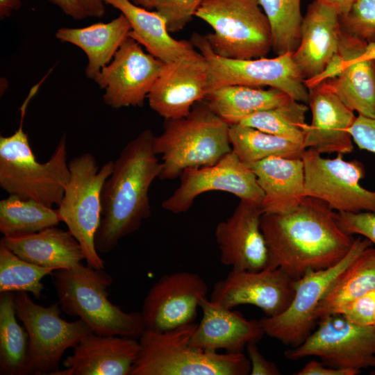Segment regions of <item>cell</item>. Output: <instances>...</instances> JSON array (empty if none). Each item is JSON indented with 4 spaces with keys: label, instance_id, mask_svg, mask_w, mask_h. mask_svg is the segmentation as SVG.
Masks as SVG:
<instances>
[{
    "label": "cell",
    "instance_id": "cell-1",
    "mask_svg": "<svg viewBox=\"0 0 375 375\" xmlns=\"http://www.w3.org/2000/svg\"><path fill=\"white\" fill-rule=\"evenodd\" d=\"M336 215L326 203L310 197L286 213L263 214L261 229L268 248V266L298 279L338 262L355 238L340 228Z\"/></svg>",
    "mask_w": 375,
    "mask_h": 375
},
{
    "label": "cell",
    "instance_id": "cell-2",
    "mask_svg": "<svg viewBox=\"0 0 375 375\" xmlns=\"http://www.w3.org/2000/svg\"><path fill=\"white\" fill-rule=\"evenodd\" d=\"M153 131L145 129L129 141L114 161L101 194V220L94 242L98 252L114 250L151 215L149 191L162 171L153 149Z\"/></svg>",
    "mask_w": 375,
    "mask_h": 375
},
{
    "label": "cell",
    "instance_id": "cell-3",
    "mask_svg": "<svg viewBox=\"0 0 375 375\" xmlns=\"http://www.w3.org/2000/svg\"><path fill=\"white\" fill-rule=\"evenodd\" d=\"M62 311L78 317L95 334L138 339L146 330L141 312H126L111 303L112 276L82 262L52 273Z\"/></svg>",
    "mask_w": 375,
    "mask_h": 375
},
{
    "label": "cell",
    "instance_id": "cell-4",
    "mask_svg": "<svg viewBox=\"0 0 375 375\" xmlns=\"http://www.w3.org/2000/svg\"><path fill=\"white\" fill-rule=\"evenodd\" d=\"M229 127L205 100L195 103L186 117L165 120L162 133L153 140V151L162 159L159 178L175 179L188 168L219 162L232 151Z\"/></svg>",
    "mask_w": 375,
    "mask_h": 375
},
{
    "label": "cell",
    "instance_id": "cell-5",
    "mask_svg": "<svg viewBox=\"0 0 375 375\" xmlns=\"http://www.w3.org/2000/svg\"><path fill=\"white\" fill-rule=\"evenodd\" d=\"M197 326L183 325L167 331L145 330L138 338L140 350L130 375H247L251 363L243 353H219L190 345Z\"/></svg>",
    "mask_w": 375,
    "mask_h": 375
},
{
    "label": "cell",
    "instance_id": "cell-6",
    "mask_svg": "<svg viewBox=\"0 0 375 375\" xmlns=\"http://www.w3.org/2000/svg\"><path fill=\"white\" fill-rule=\"evenodd\" d=\"M25 113L18 129L0 136V187L9 194L33 199L46 206H59L70 178L65 134L48 161H38L23 130Z\"/></svg>",
    "mask_w": 375,
    "mask_h": 375
},
{
    "label": "cell",
    "instance_id": "cell-7",
    "mask_svg": "<svg viewBox=\"0 0 375 375\" xmlns=\"http://www.w3.org/2000/svg\"><path fill=\"white\" fill-rule=\"evenodd\" d=\"M195 17L213 29L205 36L219 56L259 58L272 49L270 24L257 0H203Z\"/></svg>",
    "mask_w": 375,
    "mask_h": 375
},
{
    "label": "cell",
    "instance_id": "cell-8",
    "mask_svg": "<svg viewBox=\"0 0 375 375\" xmlns=\"http://www.w3.org/2000/svg\"><path fill=\"white\" fill-rule=\"evenodd\" d=\"M70 178L58 211L70 233L79 242L87 265L103 269L94 238L101 220V194L103 185L112 173L114 161L99 167L95 157L83 153L68 163Z\"/></svg>",
    "mask_w": 375,
    "mask_h": 375
},
{
    "label": "cell",
    "instance_id": "cell-9",
    "mask_svg": "<svg viewBox=\"0 0 375 375\" xmlns=\"http://www.w3.org/2000/svg\"><path fill=\"white\" fill-rule=\"evenodd\" d=\"M190 42L208 62L207 94L226 85L267 86L284 92L295 101L308 103L309 90L293 60V52L272 58L236 60L215 53L205 35L194 33Z\"/></svg>",
    "mask_w": 375,
    "mask_h": 375
},
{
    "label": "cell",
    "instance_id": "cell-10",
    "mask_svg": "<svg viewBox=\"0 0 375 375\" xmlns=\"http://www.w3.org/2000/svg\"><path fill=\"white\" fill-rule=\"evenodd\" d=\"M15 304L17 318L28 334L27 375H53L65 351L92 332L81 319L72 322L62 319L58 302L43 306L28 292H17Z\"/></svg>",
    "mask_w": 375,
    "mask_h": 375
},
{
    "label": "cell",
    "instance_id": "cell-11",
    "mask_svg": "<svg viewBox=\"0 0 375 375\" xmlns=\"http://www.w3.org/2000/svg\"><path fill=\"white\" fill-rule=\"evenodd\" d=\"M372 245L365 238L354 239L348 253L338 262L328 268L310 271L297 279L294 297L288 308L278 315L259 319L265 334L291 348L300 345L316 326L319 321L317 308L330 286Z\"/></svg>",
    "mask_w": 375,
    "mask_h": 375
},
{
    "label": "cell",
    "instance_id": "cell-12",
    "mask_svg": "<svg viewBox=\"0 0 375 375\" xmlns=\"http://www.w3.org/2000/svg\"><path fill=\"white\" fill-rule=\"evenodd\" d=\"M297 360L316 356L327 366L351 369L375 368V326H360L340 314L321 317L318 327L299 346L284 353Z\"/></svg>",
    "mask_w": 375,
    "mask_h": 375
},
{
    "label": "cell",
    "instance_id": "cell-13",
    "mask_svg": "<svg viewBox=\"0 0 375 375\" xmlns=\"http://www.w3.org/2000/svg\"><path fill=\"white\" fill-rule=\"evenodd\" d=\"M304 194L320 199L338 212L375 214V191L365 189L360 181L365 175L362 163L343 160V154L326 158L307 149L302 158Z\"/></svg>",
    "mask_w": 375,
    "mask_h": 375
},
{
    "label": "cell",
    "instance_id": "cell-14",
    "mask_svg": "<svg viewBox=\"0 0 375 375\" xmlns=\"http://www.w3.org/2000/svg\"><path fill=\"white\" fill-rule=\"evenodd\" d=\"M164 65L128 36L93 81L105 90L103 100L112 108L141 106Z\"/></svg>",
    "mask_w": 375,
    "mask_h": 375
},
{
    "label": "cell",
    "instance_id": "cell-15",
    "mask_svg": "<svg viewBox=\"0 0 375 375\" xmlns=\"http://www.w3.org/2000/svg\"><path fill=\"white\" fill-rule=\"evenodd\" d=\"M181 183L162 203L172 213L188 211L199 195L208 191H223L240 200L262 204L263 192L251 169L231 151L215 165L188 168L180 176Z\"/></svg>",
    "mask_w": 375,
    "mask_h": 375
},
{
    "label": "cell",
    "instance_id": "cell-16",
    "mask_svg": "<svg viewBox=\"0 0 375 375\" xmlns=\"http://www.w3.org/2000/svg\"><path fill=\"white\" fill-rule=\"evenodd\" d=\"M296 280L282 269L271 266L258 271L231 269L214 284L210 300L231 309L254 306L266 317H274L290 306Z\"/></svg>",
    "mask_w": 375,
    "mask_h": 375
},
{
    "label": "cell",
    "instance_id": "cell-17",
    "mask_svg": "<svg viewBox=\"0 0 375 375\" xmlns=\"http://www.w3.org/2000/svg\"><path fill=\"white\" fill-rule=\"evenodd\" d=\"M206 282L197 274L176 272L161 276L147 294L142 310L146 330L167 331L193 323Z\"/></svg>",
    "mask_w": 375,
    "mask_h": 375
},
{
    "label": "cell",
    "instance_id": "cell-18",
    "mask_svg": "<svg viewBox=\"0 0 375 375\" xmlns=\"http://www.w3.org/2000/svg\"><path fill=\"white\" fill-rule=\"evenodd\" d=\"M208 62L195 49L165 63L147 96L151 108L165 120L186 117L207 95Z\"/></svg>",
    "mask_w": 375,
    "mask_h": 375
},
{
    "label": "cell",
    "instance_id": "cell-19",
    "mask_svg": "<svg viewBox=\"0 0 375 375\" xmlns=\"http://www.w3.org/2000/svg\"><path fill=\"white\" fill-rule=\"evenodd\" d=\"M262 204L240 200L233 214L215 228L220 262L232 269L258 271L269 265L261 229Z\"/></svg>",
    "mask_w": 375,
    "mask_h": 375
},
{
    "label": "cell",
    "instance_id": "cell-20",
    "mask_svg": "<svg viewBox=\"0 0 375 375\" xmlns=\"http://www.w3.org/2000/svg\"><path fill=\"white\" fill-rule=\"evenodd\" d=\"M139 350L137 338L90 332L53 375H130Z\"/></svg>",
    "mask_w": 375,
    "mask_h": 375
},
{
    "label": "cell",
    "instance_id": "cell-21",
    "mask_svg": "<svg viewBox=\"0 0 375 375\" xmlns=\"http://www.w3.org/2000/svg\"><path fill=\"white\" fill-rule=\"evenodd\" d=\"M199 306L202 318L190 338L191 346L208 351L224 349L243 353L248 344L258 343L265 335L259 320L247 319L240 312L203 297Z\"/></svg>",
    "mask_w": 375,
    "mask_h": 375
},
{
    "label": "cell",
    "instance_id": "cell-22",
    "mask_svg": "<svg viewBox=\"0 0 375 375\" xmlns=\"http://www.w3.org/2000/svg\"><path fill=\"white\" fill-rule=\"evenodd\" d=\"M308 103L312 122L307 127L304 148L319 153L352 152L353 145L349 131L356 118L354 111L323 84L309 90Z\"/></svg>",
    "mask_w": 375,
    "mask_h": 375
},
{
    "label": "cell",
    "instance_id": "cell-23",
    "mask_svg": "<svg viewBox=\"0 0 375 375\" xmlns=\"http://www.w3.org/2000/svg\"><path fill=\"white\" fill-rule=\"evenodd\" d=\"M342 29L338 15L319 0L309 4L293 60L304 80L319 74L338 52Z\"/></svg>",
    "mask_w": 375,
    "mask_h": 375
},
{
    "label": "cell",
    "instance_id": "cell-24",
    "mask_svg": "<svg viewBox=\"0 0 375 375\" xmlns=\"http://www.w3.org/2000/svg\"><path fill=\"white\" fill-rule=\"evenodd\" d=\"M247 165L255 174L263 192L264 214L290 212L305 197L301 158L272 156Z\"/></svg>",
    "mask_w": 375,
    "mask_h": 375
},
{
    "label": "cell",
    "instance_id": "cell-25",
    "mask_svg": "<svg viewBox=\"0 0 375 375\" xmlns=\"http://www.w3.org/2000/svg\"><path fill=\"white\" fill-rule=\"evenodd\" d=\"M0 240L21 258L42 267L72 268L85 259L77 240L56 226L28 235L3 236Z\"/></svg>",
    "mask_w": 375,
    "mask_h": 375
},
{
    "label": "cell",
    "instance_id": "cell-26",
    "mask_svg": "<svg viewBox=\"0 0 375 375\" xmlns=\"http://www.w3.org/2000/svg\"><path fill=\"white\" fill-rule=\"evenodd\" d=\"M103 1L119 10L127 19L131 25L128 36L163 62H169L194 49L190 41L173 38L165 19L156 10L138 6L130 0Z\"/></svg>",
    "mask_w": 375,
    "mask_h": 375
},
{
    "label": "cell",
    "instance_id": "cell-27",
    "mask_svg": "<svg viewBox=\"0 0 375 375\" xmlns=\"http://www.w3.org/2000/svg\"><path fill=\"white\" fill-rule=\"evenodd\" d=\"M131 25L123 14L107 23L98 22L83 28H58L56 38L82 49L88 58L85 76L94 80L113 58L128 37Z\"/></svg>",
    "mask_w": 375,
    "mask_h": 375
},
{
    "label": "cell",
    "instance_id": "cell-28",
    "mask_svg": "<svg viewBox=\"0 0 375 375\" xmlns=\"http://www.w3.org/2000/svg\"><path fill=\"white\" fill-rule=\"evenodd\" d=\"M210 108L229 126L246 117L273 108L292 99L284 92L269 88L226 85L208 93L205 99Z\"/></svg>",
    "mask_w": 375,
    "mask_h": 375
},
{
    "label": "cell",
    "instance_id": "cell-29",
    "mask_svg": "<svg viewBox=\"0 0 375 375\" xmlns=\"http://www.w3.org/2000/svg\"><path fill=\"white\" fill-rule=\"evenodd\" d=\"M375 290V248L366 249L330 286L319 304V319L335 314L347 303Z\"/></svg>",
    "mask_w": 375,
    "mask_h": 375
},
{
    "label": "cell",
    "instance_id": "cell-30",
    "mask_svg": "<svg viewBox=\"0 0 375 375\" xmlns=\"http://www.w3.org/2000/svg\"><path fill=\"white\" fill-rule=\"evenodd\" d=\"M345 65L338 77L321 84L353 111L375 118V60L354 59Z\"/></svg>",
    "mask_w": 375,
    "mask_h": 375
},
{
    "label": "cell",
    "instance_id": "cell-31",
    "mask_svg": "<svg viewBox=\"0 0 375 375\" xmlns=\"http://www.w3.org/2000/svg\"><path fill=\"white\" fill-rule=\"evenodd\" d=\"M15 295L0 293L1 375H27L28 334L17 322Z\"/></svg>",
    "mask_w": 375,
    "mask_h": 375
},
{
    "label": "cell",
    "instance_id": "cell-32",
    "mask_svg": "<svg viewBox=\"0 0 375 375\" xmlns=\"http://www.w3.org/2000/svg\"><path fill=\"white\" fill-rule=\"evenodd\" d=\"M232 151L249 165L272 156L301 158L303 145L240 124L229 127Z\"/></svg>",
    "mask_w": 375,
    "mask_h": 375
},
{
    "label": "cell",
    "instance_id": "cell-33",
    "mask_svg": "<svg viewBox=\"0 0 375 375\" xmlns=\"http://www.w3.org/2000/svg\"><path fill=\"white\" fill-rule=\"evenodd\" d=\"M60 222L58 209L35 200L9 194L0 201V232L5 237L34 233Z\"/></svg>",
    "mask_w": 375,
    "mask_h": 375
},
{
    "label": "cell",
    "instance_id": "cell-34",
    "mask_svg": "<svg viewBox=\"0 0 375 375\" xmlns=\"http://www.w3.org/2000/svg\"><path fill=\"white\" fill-rule=\"evenodd\" d=\"M306 103L295 100L254 113L240 124L303 145L308 124Z\"/></svg>",
    "mask_w": 375,
    "mask_h": 375
},
{
    "label": "cell",
    "instance_id": "cell-35",
    "mask_svg": "<svg viewBox=\"0 0 375 375\" xmlns=\"http://www.w3.org/2000/svg\"><path fill=\"white\" fill-rule=\"evenodd\" d=\"M272 31V50L277 55L294 52L301 40V0H257Z\"/></svg>",
    "mask_w": 375,
    "mask_h": 375
},
{
    "label": "cell",
    "instance_id": "cell-36",
    "mask_svg": "<svg viewBox=\"0 0 375 375\" xmlns=\"http://www.w3.org/2000/svg\"><path fill=\"white\" fill-rule=\"evenodd\" d=\"M54 270L21 258L0 240V293L26 292L39 298L44 290L42 280Z\"/></svg>",
    "mask_w": 375,
    "mask_h": 375
},
{
    "label": "cell",
    "instance_id": "cell-37",
    "mask_svg": "<svg viewBox=\"0 0 375 375\" xmlns=\"http://www.w3.org/2000/svg\"><path fill=\"white\" fill-rule=\"evenodd\" d=\"M339 20L343 32L367 44L375 42V0H355Z\"/></svg>",
    "mask_w": 375,
    "mask_h": 375
},
{
    "label": "cell",
    "instance_id": "cell-38",
    "mask_svg": "<svg viewBox=\"0 0 375 375\" xmlns=\"http://www.w3.org/2000/svg\"><path fill=\"white\" fill-rule=\"evenodd\" d=\"M203 0H155L156 10L166 20L169 33L182 31L192 21Z\"/></svg>",
    "mask_w": 375,
    "mask_h": 375
},
{
    "label": "cell",
    "instance_id": "cell-39",
    "mask_svg": "<svg viewBox=\"0 0 375 375\" xmlns=\"http://www.w3.org/2000/svg\"><path fill=\"white\" fill-rule=\"evenodd\" d=\"M335 314L360 326L374 325L375 320V290L347 303Z\"/></svg>",
    "mask_w": 375,
    "mask_h": 375
},
{
    "label": "cell",
    "instance_id": "cell-40",
    "mask_svg": "<svg viewBox=\"0 0 375 375\" xmlns=\"http://www.w3.org/2000/svg\"><path fill=\"white\" fill-rule=\"evenodd\" d=\"M337 219L340 228L349 235L358 234L368 239L375 248V214L338 212Z\"/></svg>",
    "mask_w": 375,
    "mask_h": 375
},
{
    "label": "cell",
    "instance_id": "cell-41",
    "mask_svg": "<svg viewBox=\"0 0 375 375\" xmlns=\"http://www.w3.org/2000/svg\"><path fill=\"white\" fill-rule=\"evenodd\" d=\"M349 131L360 149L375 153V118L358 115Z\"/></svg>",
    "mask_w": 375,
    "mask_h": 375
},
{
    "label": "cell",
    "instance_id": "cell-42",
    "mask_svg": "<svg viewBox=\"0 0 375 375\" xmlns=\"http://www.w3.org/2000/svg\"><path fill=\"white\" fill-rule=\"evenodd\" d=\"M247 357L251 363L250 375H279L280 370L272 361L260 353L257 343H249L246 347Z\"/></svg>",
    "mask_w": 375,
    "mask_h": 375
},
{
    "label": "cell",
    "instance_id": "cell-43",
    "mask_svg": "<svg viewBox=\"0 0 375 375\" xmlns=\"http://www.w3.org/2000/svg\"><path fill=\"white\" fill-rule=\"evenodd\" d=\"M356 371L351 369L334 368L326 365L322 362L310 360L299 371L297 375H356Z\"/></svg>",
    "mask_w": 375,
    "mask_h": 375
},
{
    "label": "cell",
    "instance_id": "cell-44",
    "mask_svg": "<svg viewBox=\"0 0 375 375\" xmlns=\"http://www.w3.org/2000/svg\"><path fill=\"white\" fill-rule=\"evenodd\" d=\"M58 7L65 15L75 20H82L88 15L77 0H48Z\"/></svg>",
    "mask_w": 375,
    "mask_h": 375
},
{
    "label": "cell",
    "instance_id": "cell-45",
    "mask_svg": "<svg viewBox=\"0 0 375 375\" xmlns=\"http://www.w3.org/2000/svg\"><path fill=\"white\" fill-rule=\"evenodd\" d=\"M85 11L88 17H101L105 14L103 0H77Z\"/></svg>",
    "mask_w": 375,
    "mask_h": 375
},
{
    "label": "cell",
    "instance_id": "cell-46",
    "mask_svg": "<svg viewBox=\"0 0 375 375\" xmlns=\"http://www.w3.org/2000/svg\"><path fill=\"white\" fill-rule=\"evenodd\" d=\"M333 9L338 16L345 15L355 0H319Z\"/></svg>",
    "mask_w": 375,
    "mask_h": 375
},
{
    "label": "cell",
    "instance_id": "cell-47",
    "mask_svg": "<svg viewBox=\"0 0 375 375\" xmlns=\"http://www.w3.org/2000/svg\"><path fill=\"white\" fill-rule=\"evenodd\" d=\"M22 0H0V19H4L11 15L14 10H18Z\"/></svg>",
    "mask_w": 375,
    "mask_h": 375
},
{
    "label": "cell",
    "instance_id": "cell-48",
    "mask_svg": "<svg viewBox=\"0 0 375 375\" xmlns=\"http://www.w3.org/2000/svg\"><path fill=\"white\" fill-rule=\"evenodd\" d=\"M356 59L375 60V42L368 43L361 56Z\"/></svg>",
    "mask_w": 375,
    "mask_h": 375
},
{
    "label": "cell",
    "instance_id": "cell-49",
    "mask_svg": "<svg viewBox=\"0 0 375 375\" xmlns=\"http://www.w3.org/2000/svg\"><path fill=\"white\" fill-rule=\"evenodd\" d=\"M134 4L147 10L155 8V0H130Z\"/></svg>",
    "mask_w": 375,
    "mask_h": 375
},
{
    "label": "cell",
    "instance_id": "cell-50",
    "mask_svg": "<svg viewBox=\"0 0 375 375\" xmlns=\"http://www.w3.org/2000/svg\"><path fill=\"white\" fill-rule=\"evenodd\" d=\"M374 326H375V320H374Z\"/></svg>",
    "mask_w": 375,
    "mask_h": 375
}]
</instances>
